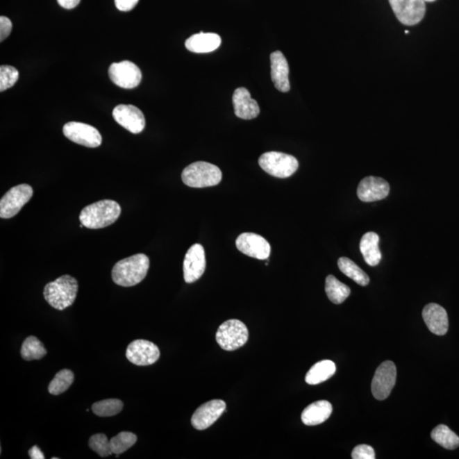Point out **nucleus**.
Wrapping results in <instances>:
<instances>
[{
  "mask_svg": "<svg viewBox=\"0 0 459 459\" xmlns=\"http://www.w3.org/2000/svg\"><path fill=\"white\" fill-rule=\"evenodd\" d=\"M150 260L146 254L138 253L119 261L112 268L113 282L122 287H133L142 282L149 270Z\"/></svg>",
  "mask_w": 459,
  "mask_h": 459,
  "instance_id": "nucleus-1",
  "label": "nucleus"
},
{
  "mask_svg": "<svg viewBox=\"0 0 459 459\" xmlns=\"http://www.w3.org/2000/svg\"><path fill=\"white\" fill-rule=\"evenodd\" d=\"M121 215V207L112 200H101L83 208L79 221L89 229H101L112 225Z\"/></svg>",
  "mask_w": 459,
  "mask_h": 459,
  "instance_id": "nucleus-2",
  "label": "nucleus"
},
{
  "mask_svg": "<svg viewBox=\"0 0 459 459\" xmlns=\"http://www.w3.org/2000/svg\"><path fill=\"white\" fill-rule=\"evenodd\" d=\"M78 291V281L73 276L64 275L44 287V296L53 308L63 310L73 305Z\"/></svg>",
  "mask_w": 459,
  "mask_h": 459,
  "instance_id": "nucleus-3",
  "label": "nucleus"
},
{
  "mask_svg": "<svg viewBox=\"0 0 459 459\" xmlns=\"http://www.w3.org/2000/svg\"><path fill=\"white\" fill-rule=\"evenodd\" d=\"M184 184L193 188L215 187L222 180V170L207 162H196L190 165L181 174Z\"/></svg>",
  "mask_w": 459,
  "mask_h": 459,
  "instance_id": "nucleus-4",
  "label": "nucleus"
},
{
  "mask_svg": "<svg viewBox=\"0 0 459 459\" xmlns=\"http://www.w3.org/2000/svg\"><path fill=\"white\" fill-rule=\"evenodd\" d=\"M249 340V330L244 322L231 319L224 322L216 333V341L223 350L233 351L244 347Z\"/></svg>",
  "mask_w": 459,
  "mask_h": 459,
  "instance_id": "nucleus-5",
  "label": "nucleus"
},
{
  "mask_svg": "<svg viewBox=\"0 0 459 459\" xmlns=\"http://www.w3.org/2000/svg\"><path fill=\"white\" fill-rule=\"evenodd\" d=\"M259 165L264 172L272 176L287 178L299 168V162L294 156L278 151H269L261 155Z\"/></svg>",
  "mask_w": 459,
  "mask_h": 459,
  "instance_id": "nucleus-6",
  "label": "nucleus"
},
{
  "mask_svg": "<svg viewBox=\"0 0 459 459\" xmlns=\"http://www.w3.org/2000/svg\"><path fill=\"white\" fill-rule=\"evenodd\" d=\"M31 185L21 184L9 190L0 201V217L10 219L17 215L22 207L32 199Z\"/></svg>",
  "mask_w": 459,
  "mask_h": 459,
  "instance_id": "nucleus-7",
  "label": "nucleus"
},
{
  "mask_svg": "<svg viewBox=\"0 0 459 459\" xmlns=\"http://www.w3.org/2000/svg\"><path fill=\"white\" fill-rule=\"evenodd\" d=\"M389 2L398 21L403 25L419 24L426 16V0H389Z\"/></svg>",
  "mask_w": 459,
  "mask_h": 459,
  "instance_id": "nucleus-8",
  "label": "nucleus"
},
{
  "mask_svg": "<svg viewBox=\"0 0 459 459\" xmlns=\"http://www.w3.org/2000/svg\"><path fill=\"white\" fill-rule=\"evenodd\" d=\"M397 381V367L392 361L378 366L372 381V393L378 401L385 400L392 393Z\"/></svg>",
  "mask_w": 459,
  "mask_h": 459,
  "instance_id": "nucleus-9",
  "label": "nucleus"
},
{
  "mask_svg": "<svg viewBox=\"0 0 459 459\" xmlns=\"http://www.w3.org/2000/svg\"><path fill=\"white\" fill-rule=\"evenodd\" d=\"M108 74L117 86L128 90L137 87L142 78L140 68L128 60L112 63L109 67Z\"/></svg>",
  "mask_w": 459,
  "mask_h": 459,
  "instance_id": "nucleus-10",
  "label": "nucleus"
},
{
  "mask_svg": "<svg viewBox=\"0 0 459 459\" xmlns=\"http://www.w3.org/2000/svg\"><path fill=\"white\" fill-rule=\"evenodd\" d=\"M63 134L71 142L86 147L96 148L102 143L100 132L91 125L70 122L64 125Z\"/></svg>",
  "mask_w": 459,
  "mask_h": 459,
  "instance_id": "nucleus-11",
  "label": "nucleus"
},
{
  "mask_svg": "<svg viewBox=\"0 0 459 459\" xmlns=\"http://www.w3.org/2000/svg\"><path fill=\"white\" fill-rule=\"evenodd\" d=\"M126 358L136 366H150L160 358V351L150 341L136 340L128 344Z\"/></svg>",
  "mask_w": 459,
  "mask_h": 459,
  "instance_id": "nucleus-12",
  "label": "nucleus"
},
{
  "mask_svg": "<svg viewBox=\"0 0 459 459\" xmlns=\"http://www.w3.org/2000/svg\"><path fill=\"white\" fill-rule=\"evenodd\" d=\"M239 251L258 260H268L271 254V245L267 239L256 233H245L236 241Z\"/></svg>",
  "mask_w": 459,
  "mask_h": 459,
  "instance_id": "nucleus-13",
  "label": "nucleus"
},
{
  "mask_svg": "<svg viewBox=\"0 0 459 459\" xmlns=\"http://www.w3.org/2000/svg\"><path fill=\"white\" fill-rule=\"evenodd\" d=\"M112 116L117 124L132 134H140L146 126L145 116L133 105H119L113 109Z\"/></svg>",
  "mask_w": 459,
  "mask_h": 459,
  "instance_id": "nucleus-14",
  "label": "nucleus"
},
{
  "mask_svg": "<svg viewBox=\"0 0 459 459\" xmlns=\"http://www.w3.org/2000/svg\"><path fill=\"white\" fill-rule=\"evenodd\" d=\"M206 268V251L201 244H194L185 254L183 272L185 282L192 283L203 275Z\"/></svg>",
  "mask_w": 459,
  "mask_h": 459,
  "instance_id": "nucleus-15",
  "label": "nucleus"
},
{
  "mask_svg": "<svg viewBox=\"0 0 459 459\" xmlns=\"http://www.w3.org/2000/svg\"><path fill=\"white\" fill-rule=\"evenodd\" d=\"M226 402L212 400L197 409L192 417V426L197 431H204L215 424L225 412Z\"/></svg>",
  "mask_w": 459,
  "mask_h": 459,
  "instance_id": "nucleus-16",
  "label": "nucleus"
},
{
  "mask_svg": "<svg viewBox=\"0 0 459 459\" xmlns=\"http://www.w3.org/2000/svg\"><path fill=\"white\" fill-rule=\"evenodd\" d=\"M390 193V185L382 178L369 176L360 182L358 196L362 202L371 203L385 199Z\"/></svg>",
  "mask_w": 459,
  "mask_h": 459,
  "instance_id": "nucleus-17",
  "label": "nucleus"
},
{
  "mask_svg": "<svg viewBox=\"0 0 459 459\" xmlns=\"http://www.w3.org/2000/svg\"><path fill=\"white\" fill-rule=\"evenodd\" d=\"M424 322L431 333L436 335H445L449 331V316L446 310L437 303H428L423 310Z\"/></svg>",
  "mask_w": 459,
  "mask_h": 459,
  "instance_id": "nucleus-18",
  "label": "nucleus"
},
{
  "mask_svg": "<svg viewBox=\"0 0 459 459\" xmlns=\"http://www.w3.org/2000/svg\"><path fill=\"white\" fill-rule=\"evenodd\" d=\"M233 101L235 115L242 119H253L260 115L259 105L244 87L234 91Z\"/></svg>",
  "mask_w": 459,
  "mask_h": 459,
  "instance_id": "nucleus-19",
  "label": "nucleus"
},
{
  "mask_svg": "<svg viewBox=\"0 0 459 459\" xmlns=\"http://www.w3.org/2000/svg\"><path fill=\"white\" fill-rule=\"evenodd\" d=\"M272 79L276 90L281 92L290 90V67L282 52L278 51L271 55Z\"/></svg>",
  "mask_w": 459,
  "mask_h": 459,
  "instance_id": "nucleus-20",
  "label": "nucleus"
},
{
  "mask_svg": "<svg viewBox=\"0 0 459 459\" xmlns=\"http://www.w3.org/2000/svg\"><path fill=\"white\" fill-rule=\"evenodd\" d=\"M333 406L328 401H315L305 408L301 415L302 422L308 426L324 423L331 416Z\"/></svg>",
  "mask_w": 459,
  "mask_h": 459,
  "instance_id": "nucleus-21",
  "label": "nucleus"
},
{
  "mask_svg": "<svg viewBox=\"0 0 459 459\" xmlns=\"http://www.w3.org/2000/svg\"><path fill=\"white\" fill-rule=\"evenodd\" d=\"M222 44L221 37L216 33L194 34L185 41V48L194 53H208L215 51Z\"/></svg>",
  "mask_w": 459,
  "mask_h": 459,
  "instance_id": "nucleus-22",
  "label": "nucleus"
},
{
  "mask_svg": "<svg viewBox=\"0 0 459 459\" xmlns=\"http://www.w3.org/2000/svg\"><path fill=\"white\" fill-rule=\"evenodd\" d=\"M378 244V235L373 231L364 234L360 242V251H361L365 262L370 267H376L382 259Z\"/></svg>",
  "mask_w": 459,
  "mask_h": 459,
  "instance_id": "nucleus-23",
  "label": "nucleus"
},
{
  "mask_svg": "<svg viewBox=\"0 0 459 459\" xmlns=\"http://www.w3.org/2000/svg\"><path fill=\"white\" fill-rule=\"evenodd\" d=\"M336 372L335 363L330 360H324L315 364L306 376L307 384L315 385L328 381Z\"/></svg>",
  "mask_w": 459,
  "mask_h": 459,
  "instance_id": "nucleus-24",
  "label": "nucleus"
},
{
  "mask_svg": "<svg viewBox=\"0 0 459 459\" xmlns=\"http://www.w3.org/2000/svg\"><path fill=\"white\" fill-rule=\"evenodd\" d=\"M325 291L330 301L336 305L342 303L351 294V288L340 282L333 275H329L326 278Z\"/></svg>",
  "mask_w": 459,
  "mask_h": 459,
  "instance_id": "nucleus-25",
  "label": "nucleus"
},
{
  "mask_svg": "<svg viewBox=\"0 0 459 459\" xmlns=\"http://www.w3.org/2000/svg\"><path fill=\"white\" fill-rule=\"evenodd\" d=\"M340 270L348 278H350L360 286H367L369 283V276L362 270L355 262L347 257H341L337 260Z\"/></svg>",
  "mask_w": 459,
  "mask_h": 459,
  "instance_id": "nucleus-26",
  "label": "nucleus"
},
{
  "mask_svg": "<svg viewBox=\"0 0 459 459\" xmlns=\"http://www.w3.org/2000/svg\"><path fill=\"white\" fill-rule=\"evenodd\" d=\"M431 438L445 449L454 450L459 447V437L449 427L440 424L431 432Z\"/></svg>",
  "mask_w": 459,
  "mask_h": 459,
  "instance_id": "nucleus-27",
  "label": "nucleus"
},
{
  "mask_svg": "<svg viewBox=\"0 0 459 459\" xmlns=\"http://www.w3.org/2000/svg\"><path fill=\"white\" fill-rule=\"evenodd\" d=\"M47 354V349L36 337L30 336L26 337L22 345L21 356L25 361H33L40 360Z\"/></svg>",
  "mask_w": 459,
  "mask_h": 459,
  "instance_id": "nucleus-28",
  "label": "nucleus"
},
{
  "mask_svg": "<svg viewBox=\"0 0 459 459\" xmlns=\"http://www.w3.org/2000/svg\"><path fill=\"white\" fill-rule=\"evenodd\" d=\"M74 381V374L69 369H62L56 374L54 378L49 383L48 390L49 392L54 396L62 394L73 385Z\"/></svg>",
  "mask_w": 459,
  "mask_h": 459,
  "instance_id": "nucleus-29",
  "label": "nucleus"
},
{
  "mask_svg": "<svg viewBox=\"0 0 459 459\" xmlns=\"http://www.w3.org/2000/svg\"><path fill=\"white\" fill-rule=\"evenodd\" d=\"M122 401L108 399L96 402L92 406V411L99 417H112L119 415L123 410Z\"/></svg>",
  "mask_w": 459,
  "mask_h": 459,
  "instance_id": "nucleus-30",
  "label": "nucleus"
},
{
  "mask_svg": "<svg viewBox=\"0 0 459 459\" xmlns=\"http://www.w3.org/2000/svg\"><path fill=\"white\" fill-rule=\"evenodd\" d=\"M137 442V436L131 432L124 431L110 440V447L112 453L120 455L124 453Z\"/></svg>",
  "mask_w": 459,
  "mask_h": 459,
  "instance_id": "nucleus-31",
  "label": "nucleus"
},
{
  "mask_svg": "<svg viewBox=\"0 0 459 459\" xmlns=\"http://www.w3.org/2000/svg\"><path fill=\"white\" fill-rule=\"evenodd\" d=\"M89 446L102 458L108 457L112 454L110 441H108V436L104 434H96L91 436Z\"/></svg>",
  "mask_w": 459,
  "mask_h": 459,
  "instance_id": "nucleus-32",
  "label": "nucleus"
},
{
  "mask_svg": "<svg viewBox=\"0 0 459 459\" xmlns=\"http://www.w3.org/2000/svg\"><path fill=\"white\" fill-rule=\"evenodd\" d=\"M19 72L17 68L3 65L0 67V91H3L13 87L18 81Z\"/></svg>",
  "mask_w": 459,
  "mask_h": 459,
  "instance_id": "nucleus-33",
  "label": "nucleus"
},
{
  "mask_svg": "<svg viewBox=\"0 0 459 459\" xmlns=\"http://www.w3.org/2000/svg\"><path fill=\"white\" fill-rule=\"evenodd\" d=\"M353 459H374L375 451L373 447L369 445H359L356 447L351 453Z\"/></svg>",
  "mask_w": 459,
  "mask_h": 459,
  "instance_id": "nucleus-34",
  "label": "nucleus"
},
{
  "mask_svg": "<svg viewBox=\"0 0 459 459\" xmlns=\"http://www.w3.org/2000/svg\"><path fill=\"white\" fill-rule=\"evenodd\" d=\"M12 30V22L6 17H0V41L3 42L8 37Z\"/></svg>",
  "mask_w": 459,
  "mask_h": 459,
  "instance_id": "nucleus-35",
  "label": "nucleus"
},
{
  "mask_svg": "<svg viewBox=\"0 0 459 459\" xmlns=\"http://www.w3.org/2000/svg\"><path fill=\"white\" fill-rule=\"evenodd\" d=\"M117 10L121 11H130L135 8L139 0H115Z\"/></svg>",
  "mask_w": 459,
  "mask_h": 459,
  "instance_id": "nucleus-36",
  "label": "nucleus"
},
{
  "mask_svg": "<svg viewBox=\"0 0 459 459\" xmlns=\"http://www.w3.org/2000/svg\"><path fill=\"white\" fill-rule=\"evenodd\" d=\"M58 2L62 8L71 10L75 8L81 3V0H58Z\"/></svg>",
  "mask_w": 459,
  "mask_h": 459,
  "instance_id": "nucleus-37",
  "label": "nucleus"
},
{
  "mask_svg": "<svg viewBox=\"0 0 459 459\" xmlns=\"http://www.w3.org/2000/svg\"><path fill=\"white\" fill-rule=\"evenodd\" d=\"M29 457L32 459H44L45 458L44 454L42 453V451L40 449V447L37 446H33L30 449Z\"/></svg>",
  "mask_w": 459,
  "mask_h": 459,
  "instance_id": "nucleus-38",
  "label": "nucleus"
},
{
  "mask_svg": "<svg viewBox=\"0 0 459 459\" xmlns=\"http://www.w3.org/2000/svg\"><path fill=\"white\" fill-rule=\"evenodd\" d=\"M426 1L431 3L435 1V0H426Z\"/></svg>",
  "mask_w": 459,
  "mask_h": 459,
  "instance_id": "nucleus-39",
  "label": "nucleus"
},
{
  "mask_svg": "<svg viewBox=\"0 0 459 459\" xmlns=\"http://www.w3.org/2000/svg\"><path fill=\"white\" fill-rule=\"evenodd\" d=\"M405 33H406V34H408L409 32H408V31H406Z\"/></svg>",
  "mask_w": 459,
  "mask_h": 459,
  "instance_id": "nucleus-40",
  "label": "nucleus"
}]
</instances>
